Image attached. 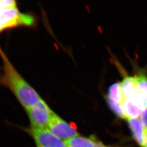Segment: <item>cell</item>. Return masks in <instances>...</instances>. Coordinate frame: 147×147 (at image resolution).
<instances>
[{
    "label": "cell",
    "instance_id": "cell-1",
    "mask_svg": "<svg viewBox=\"0 0 147 147\" xmlns=\"http://www.w3.org/2000/svg\"><path fill=\"white\" fill-rule=\"evenodd\" d=\"M0 57L3 63L0 84L10 90L25 110L42 100L37 91L18 71L1 47Z\"/></svg>",
    "mask_w": 147,
    "mask_h": 147
},
{
    "label": "cell",
    "instance_id": "cell-2",
    "mask_svg": "<svg viewBox=\"0 0 147 147\" xmlns=\"http://www.w3.org/2000/svg\"><path fill=\"white\" fill-rule=\"evenodd\" d=\"M34 23V17L21 13L14 1H0V33L17 27L32 26Z\"/></svg>",
    "mask_w": 147,
    "mask_h": 147
},
{
    "label": "cell",
    "instance_id": "cell-3",
    "mask_svg": "<svg viewBox=\"0 0 147 147\" xmlns=\"http://www.w3.org/2000/svg\"><path fill=\"white\" fill-rule=\"evenodd\" d=\"M32 129H47L53 112L44 100L25 110Z\"/></svg>",
    "mask_w": 147,
    "mask_h": 147
},
{
    "label": "cell",
    "instance_id": "cell-4",
    "mask_svg": "<svg viewBox=\"0 0 147 147\" xmlns=\"http://www.w3.org/2000/svg\"><path fill=\"white\" fill-rule=\"evenodd\" d=\"M47 129L59 138L66 141L79 136L78 132L73 126L55 113L49 123Z\"/></svg>",
    "mask_w": 147,
    "mask_h": 147
},
{
    "label": "cell",
    "instance_id": "cell-5",
    "mask_svg": "<svg viewBox=\"0 0 147 147\" xmlns=\"http://www.w3.org/2000/svg\"><path fill=\"white\" fill-rule=\"evenodd\" d=\"M30 132L37 147H67L65 142L54 135L47 129H31Z\"/></svg>",
    "mask_w": 147,
    "mask_h": 147
},
{
    "label": "cell",
    "instance_id": "cell-6",
    "mask_svg": "<svg viewBox=\"0 0 147 147\" xmlns=\"http://www.w3.org/2000/svg\"><path fill=\"white\" fill-rule=\"evenodd\" d=\"M134 139L141 146L144 143V127L140 118L127 119Z\"/></svg>",
    "mask_w": 147,
    "mask_h": 147
},
{
    "label": "cell",
    "instance_id": "cell-7",
    "mask_svg": "<svg viewBox=\"0 0 147 147\" xmlns=\"http://www.w3.org/2000/svg\"><path fill=\"white\" fill-rule=\"evenodd\" d=\"M121 86L125 99H130L138 87L137 76H126L124 78L121 83Z\"/></svg>",
    "mask_w": 147,
    "mask_h": 147
},
{
    "label": "cell",
    "instance_id": "cell-8",
    "mask_svg": "<svg viewBox=\"0 0 147 147\" xmlns=\"http://www.w3.org/2000/svg\"><path fill=\"white\" fill-rule=\"evenodd\" d=\"M121 106L126 119L139 118V116H141L143 112L128 99H125L121 103Z\"/></svg>",
    "mask_w": 147,
    "mask_h": 147
},
{
    "label": "cell",
    "instance_id": "cell-9",
    "mask_svg": "<svg viewBox=\"0 0 147 147\" xmlns=\"http://www.w3.org/2000/svg\"><path fill=\"white\" fill-rule=\"evenodd\" d=\"M67 147H96V140L84 137L76 136L65 141Z\"/></svg>",
    "mask_w": 147,
    "mask_h": 147
},
{
    "label": "cell",
    "instance_id": "cell-10",
    "mask_svg": "<svg viewBox=\"0 0 147 147\" xmlns=\"http://www.w3.org/2000/svg\"><path fill=\"white\" fill-rule=\"evenodd\" d=\"M107 97L118 103H122L125 98L122 93L121 83L117 82L111 86L108 89Z\"/></svg>",
    "mask_w": 147,
    "mask_h": 147
},
{
    "label": "cell",
    "instance_id": "cell-11",
    "mask_svg": "<svg viewBox=\"0 0 147 147\" xmlns=\"http://www.w3.org/2000/svg\"><path fill=\"white\" fill-rule=\"evenodd\" d=\"M106 101L109 105L111 110L114 113H115L118 117L123 118V119H126L125 115L124 113L123 109L121 106V104L118 103L113 100H111L107 96L106 98Z\"/></svg>",
    "mask_w": 147,
    "mask_h": 147
},
{
    "label": "cell",
    "instance_id": "cell-12",
    "mask_svg": "<svg viewBox=\"0 0 147 147\" xmlns=\"http://www.w3.org/2000/svg\"><path fill=\"white\" fill-rule=\"evenodd\" d=\"M141 120L144 127V130H147V109L144 111L141 115Z\"/></svg>",
    "mask_w": 147,
    "mask_h": 147
},
{
    "label": "cell",
    "instance_id": "cell-13",
    "mask_svg": "<svg viewBox=\"0 0 147 147\" xmlns=\"http://www.w3.org/2000/svg\"><path fill=\"white\" fill-rule=\"evenodd\" d=\"M144 143L142 147H147V130H144Z\"/></svg>",
    "mask_w": 147,
    "mask_h": 147
},
{
    "label": "cell",
    "instance_id": "cell-14",
    "mask_svg": "<svg viewBox=\"0 0 147 147\" xmlns=\"http://www.w3.org/2000/svg\"><path fill=\"white\" fill-rule=\"evenodd\" d=\"M96 147H107L100 141H96Z\"/></svg>",
    "mask_w": 147,
    "mask_h": 147
}]
</instances>
